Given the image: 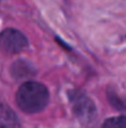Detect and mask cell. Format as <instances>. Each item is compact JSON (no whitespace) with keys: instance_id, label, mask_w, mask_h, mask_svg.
Wrapping results in <instances>:
<instances>
[{"instance_id":"cell-6","label":"cell","mask_w":126,"mask_h":128,"mask_svg":"<svg viewBox=\"0 0 126 128\" xmlns=\"http://www.w3.org/2000/svg\"><path fill=\"white\" fill-rule=\"evenodd\" d=\"M103 128H126V117L120 116V117L109 118L104 122Z\"/></svg>"},{"instance_id":"cell-4","label":"cell","mask_w":126,"mask_h":128,"mask_svg":"<svg viewBox=\"0 0 126 128\" xmlns=\"http://www.w3.org/2000/svg\"><path fill=\"white\" fill-rule=\"evenodd\" d=\"M35 72H36L35 67L29 61H25V60L15 61V64L11 67L12 76L15 78H19V80H25V78H27L30 76H34Z\"/></svg>"},{"instance_id":"cell-5","label":"cell","mask_w":126,"mask_h":128,"mask_svg":"<svg viewBox=\"0 0 126 128\" xmlns=\"http://www.w3.org/2000/svg\"><path fill=\"white\" fill-rule=\"evenodd\" d=\"M19 118L6 106L0 104V128H19Z\"/></svg>"},{"instance_id":"cell-1","label":"cell","mask_w":126,"mask_h":128,"mask_svg":"<svg viewBox=\"0 0 126 128\" xmlns=\"http://www.w3.org/2000/svg\"><path fill=\"white\" fill-rule=\"evenodd\" d=\"M49 102V92L41 82L25 81L16 92V103L19 108L29 114L43 111Z\"/></svg>"},{"instance_id":"cell-2","label":"cell","mask_w":126,"mask_h":128,"mask_svg":"<svg viewBox=\"0 0 126 128\" xmlns=\"http://www.w3.org/2000/svg\"><path fill=\"white\" fill-rule=\"evenodd\" d=\"M29 45L26 36L16 29H6L0 34V46L5 52L17 54Z\"/></svg>"},{"instance_id":"cell-3","label":"cell","mask_w":126,"mask_h":128,"mask_svg":"<svg viewBox=\"0 0 126 128\" xmlns=\"http://www.w3.org/2000/svg\"><path fill=\"white\" fill-rule=\"evenodd\" d=\"M72 104H73V108H74V112L78 117H82V118H89L94 114V104L91 103V101L85 97L83 94H79V93H76L74 97L72 98Z\"/></svg>"}]
</instances>
